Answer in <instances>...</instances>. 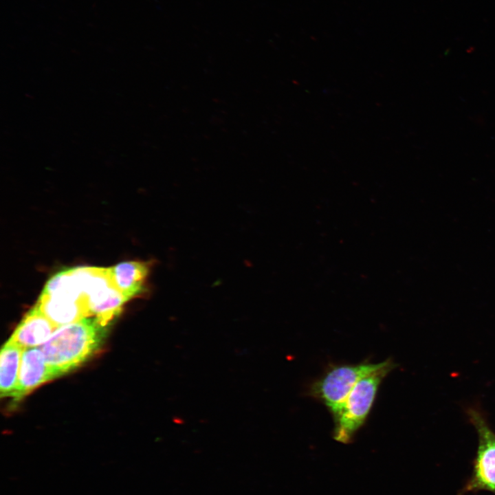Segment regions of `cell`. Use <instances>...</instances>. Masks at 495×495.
Returning a JSON list of instances; mask_svg holds the SVG:
<instances>
[{"mask_svg":"<svg viewBox=\"0 0 495 495\" xmlns=\"http://www.w3.org/2000/svg\"><path fill=\"white\" fill-rule=\"evenodd\" d=\"M107 327L85 318L59 327L38 346L53 379L67 374L87 361L101 346Z\"/></svg>","mask_w":495,"mask_h":495,"instance_id":"1","label":"cell"},{"mask_svg":"<svg viewBox=\"0 0 495 495\" xmlns=\"http://www.w3.org/2000/svg\"><path fill=\"white\" fill-rule=\"evenodd\" d=\"M395 367L396 364L388 359L382 367L356 383L348 395L339 417L334 421L335 440L343 443L351 441L365 422L381 382Z\"/></svg>","mask_w":495,"mask_h":495,"instance_id":"2","label":"cell"},{"mask_svg":"<svg viewBox=\"0 0 495 495\" xmlns=\"http://www.w3.org/2000/svg\"><path fill=\"white\" fill-rule=\"evenodd\" d=\"M384 363L385 361L334 366L314 382L311 388V395L324 403L335 421L339 417L348 395L356 383L362 377L379 369Z\"/></svg>","mask_w":495,"mask_h":495,"instance_id":"3","label":"cell"},{"mask_svg":"<svg viewBox=\"0 0 495 495\" xmlns=\"http://www.w3.org/2000/svg\"><path fill=\"white\" fill-rule=\"evenodd\" d=\"M466 413L477 432L478 444L472 474L463 493L486 490L495 494V433L478 409L469 408Z\"/></svg>","mask_w":495,"mask_h":495,"instance_id":"4","label":"cell"},{"mask_svg":"<svg viewBox=\"0 0 495 495\" xmlns=\"http://www.w3.org/2000/svg\"><path fill=\"white\" fill-rule=\"evenodd\" d=\"M52 380L40 349H25L21 358L18 383L11 397L14 402H19L41 384Z\"/></svg>","mask_w":495,"mask_h":495,"instance_id":"5","label":"cell"},{"mask_svg":"<svg viewBox=\"0 0 495 495\" xmlns=\"http://www.w3.org/2000/svg\"><path fill=\"white\" fill-rule=\"evenodd\" d=\"M58 328L35 304L24 316L8 340L23 349L38 347Z\"/></svg>","mask_w":495,"mask_h":495,"instance_id":"6","label":"cell"},{"mask_svg":"<svg viewBox=\"0 0 495 495\" xmlns=\"http://www.w3.org/2000/svg\"><path fill=\"white\" fill-rule=\"evenodd\" d=\"M151 264L148 261H129L110 267L116 287L127 300L146 292Z\"/></svg>","mask_w":495,"mask_h":495,"instance_id":"7","label":"cell"},{"mask_svg":"<svg viewBox=\"0 0 495 495\" xmlns=\"http://www.w3.org/2000/svg\"><path fill=\"white\" fill-rule=\"evenodd\" d=\"M23 349L8 340L2 346L0 355L1 396L11 397L19 380Z\"/></svg>","mask_w":495,"mask_h":495,"instance_id":"8","label":"cell"}]
</instances>
